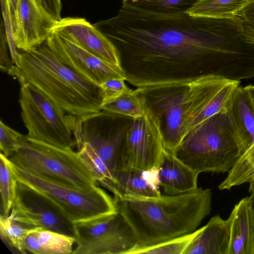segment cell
<instances>
[{"label":"cell","instance_id":"obj_1","mask_svg":"<svg viewBox=\"0 0 254 254\" xmlns=\"http://www.w3.org/2000/svg\"><path fill=\"white\" fill-rule=\"evenodd\" d=\"M231 24L230 18L159 15L123 5L115 16L94 24L120 55L145 61L190 62L196 75L217 54Z\"/></svg>","mask_w":254,"mask_h":254},{"label":"cell","instance_id":"obj_2","mask_svg":"<svg viewBox=\"0 0 254 254\" xmlns=\"http://www.w3.org/2000/svg\"><path fill=\"white\" fill-rule=\"evenodd\" d=\"M135 90L150 98L165 119V147L173 154L189 133L228 107L240 81L214 75L147 79L127 77Z\"/></svg>","mask_w":254,"mask_h":254},{"label":"cell","instance_id":"obj_3","mask_svg":"<svg viewBox=\"0 0 254 254\" xmlns=\"http://www.w3.org/2000/svg\"><path fill=\"white\" fill-rule=\"evenodd\" d=\"M114 199L133 234L136 247H146L197 230L210 213L212 192L198 187L190 192L162 195L157 199Z\"/></svg>","mask_w":254,"mask_h":254},{"label":"cell","instance_id":"obj_4","mask_svg":"<svg viewBox=\"0 0 254 254\" xmlns=\"http://www.w3.org/2000/svg\"><path fill=\"white\" fill-rule=\"evenodd\" d=\"M9 74L20 84H31L82 122L103 115L100 86L63 63L46 42L19 52V65Z\"/></svg>","mask_w":254,"mask_h":254},{"label":"cell","instance_id":"obj_5","mask_svg":"<svg viewBox=\"0 0 254 254\" xmlns=\"http://www.w3.org/2000/svg\"><path fill=\"white\" fill-rule=\"evenodd\" d=\"M173 154L199 174L228 172L239 150L227 112L216 114L196 127Z\"/></svg>","mask_w":254,"mask_h":254},{"label":"cell","instance_id":"obj_6","mask_svg":"<svg viewBox=\"0 0 254 254\" xmlns=\"http://www.w3.org/2000/svg\"><path fill=\"white\" fill-rule=\"evenodd\" d=\"M19 169L38 177L83 191L98 183L72 148H61L29 139L9 158Z\"/></svg>","mask_w":254,"mask_h":254},{"label":"cell","instance_id":"obj_7","mask_svg":"<svg viewBox=\"0 0 254 254\" xmlns=\"http://www.w3.org/2000/svg\"><path fill=\"white\" fill-rule=\"evenodd\" d=\"M17 180L42 195L72 223L118 212L114 198L99 187L75 189L26 172L11 163Z\"/></svg>","mask_w":254,"mask_h":254},{"label":"cell","instance_id":"obj_8","mask_svg":"<svg viewBox=\"0 0 254 254\" xmlns=\"http://www.w3.org/2000/svg\"><path fill=\"white\" fill-rule=\"evenodd\" d=\"M20 85L21 116L28 138L61 148H72L76 143L65 111L31 84Z\"/></svg>","mask_w":254,"mask_h":254},{"label":"cell","instance_id":"obj_9","mask_svg":"<svg viewBox=\"0 0 254 254\" xmlns=\"http://www.w3.org/2000/svg\"><path fill=\"white\" fill-rule=\"evenodd\" d=\"M124 140L118 170L149 171L158 169L166 150L164 132L160 115L146 100L143 116L133 119Z\"/></svg>","mask_w":254,"mask_h":254},{"label":"cell","instance_id":"obj_10","mask_svg":"<svg viewBox=\"0 0 254 254\" xmlns=\"http://www.w3.org/2000/svg\"><path fill=\"white\" fill-rule=\"evenodd\" d=\"M73 225L76 247L72 254H128L137 246L119 211Z\"/></svg>","mask_w":254,"mask_h":254},{"label":"cell","instance_id":"obj_11","mask_svg":"<svg viewBox=\"0 0 254 254\" xmlns=\"http://www.w3.org/2000/svg\"><path fill=\"white\" fill-rule=\"evenodd\" d=\"M9 216L15 221L33 228L74 237L73 223L42 195L18 181Z\"/></svg>","mask_w":254,"mask_h":254},{"label":"cell","instance_id":"obj_12","mask_svg":"<svg viewBox=\"0 0 254 254\" xmlns=\"http://www.w3.org/2000/svg\"><path fill=\"white\" fill-rule=\"evenodd\" d=\"M45 42L63 63L98 86L112 78L127 79L122 67L105 62L55 33L51 32Z\"/></svg>","mask_w":254,"mask_h":254},{"label":"cell","instance_id":"obj_13","mask_svg":"<svg viewBox=\"0 0 254 254\" xmlns=\"http://www.w3.org/2000/svg\"><path fill=\"white\" fill-rule=\"evenodd\" d=\"M51 32L79 46L105 62L122 67L114 44L85 18L65 17L56 21Z\"/></svg>","mask_w":254,"mask_h":254},{"label":"cell","instance_id":"obj_14","mask_svg":"<svg viewBox=\"0 0 254 254\" xmlns=\"http://www.w3.org/2000/svg\"><path fill=\"white\" fill-rule=\"evenodd\" d=\"M56 22L37 0H18L13 31L17 49L27 51L45 42Z\"/></svg>","mask_w":254,"mask_h":254},{"label":"cell","instance_id":"obj_15","mask_svg":"<svg viewBox=\"0 0 254 254\" xmlns=\"http://www.w3.org/2000/svg\"><path fill=\"white\" fill-rule=\"evenodd\" d=\"M227 114L239 157L254 143V107L244 87L239 86L235 90Z\"/></svg>","mask_w":254,"mask_h":254},{"label":"cell","instance_id":"obj_16","mask_svg":"<svg viewBox=\"0 0 254 254\" xmlns=\"http://www.w3.org/2000/svg\"><path fill=\"white\" fill-rule=\"evenodd\" d=\"M157 175L159 185L167 195L187 193L198 188L199 174L166 150L160 162Z\"/></svg>","mask_w":254,"mask_h":254},{"label":"cell","instance_id":"obj_17","mask_svg":"<svg viewBox=\"0 0 254 254\" xmlns=\"http://www.w3.org/2000/svg\"><path fill=\"white\" fill-rule=\"evenodd\" d=\"M230 241L228 254H254V219L250 196L236 204L228 218Z\"/></svg>","mask_w":254,"mask_h":254},{"label":"cell","instance_id":"obj_18","mask_svg":"<svg viewBox=\"0 0 254 254\" xmlns=\"http://www.w3.org/2000/svg\"><path fill=\"white\" fill-rule=\"evenodd\" d=\"M157 170L149 171L118 170L115 175L117 198L157 199L162 196Z\"/></svg>","mask_w":254,"mask_h":254},{"label":"cell","instance_id":"obj_19","mask_svg":"<svg viewBox=\"0 0 254 254\" xmlns=\"http://www.w3.org/2000/svg\"><path fill=\"white\" fill-rule=\"evenodd\" d=\"M230 225L219 214L211 218L184 254H228Z\"/></svg>","mask_w":254,"mask_h":254},{"label":"cell","instance_id":"obj_20","mask_svg":"<svg viewBox=\"0 0 254 254\" xmlns=\"http://www.w3.org/2000/svg\"><path fill=\"white\" fill-rule=\"evenodd\" d=\"M125 137L122 131L109 137H104L88 131H82L77 143L78 149L84 142L88 143L98 156L105 162L114 176L118 168V152Z\"/></svg>","mask_w":254,"mask_h":254},{"label":"cell","instance_id":"obj_21","mask_svg":"<svg viewBox=\"0 0 254 254\" xmlns=\"http://www.w3.org/2000/svg\"><path fill=\"white\" fill-rule=\"evenodd\" d=\"M248 183L249 192L254 193V143L240 156L219 184L220 190H230L234 187Z\"/></svg>","mask_w":254,"mask_h":254},{"label":"cell","instance_id":"obj_22","mask_svg":"<svg viewBox=\"0 0 254 254\" xmlns=\"http://www.w3.org/2000/svg\"><path fill=\"white\" fill-rule=\"evenodd\" d=\"M253 0H198L188 12L195 16L230 18L240 11Z\"/></svg>","mask_w":254,"mask_h":254},{"label":"cell","instance_id":"obj_23","mask_svg":"<svg viewBox=\"0 0 254 254\" xmlns=\"http://www.w3.org/2000/svg\"><path fill=\"white\" fill-rule=\"evenodd\" d=\"M198 0H123L122 5L146 12L176 15L188 13Z\"/></svg>","mask_w":254,"mask_h":254},{"label":"cell","instance_id":"obj_24","mask_svg":"<svg viewBox=\"0 0 254 254\" xmlns=\"http://www.w3.org/2000/svg\"><path fill=\"white\" fill-rule=\"evenodd\" d=\"M77 153L80 159L97 183L115 195L117 191L115 177L91 145L87 142H84L78 149Z\"/></svg>","mask_w":254,"mask_h":254},{"label":"cell","instance_id":"obj_25","mask_svg":"<svg viewBox=\"0 0 254 254\" xmlns=\"http://www.w3.org/2000/svg\"><path fill=\"white\" fill-rule=\"evenodd\" d=\"M145 98L135 90H130L102 106L103 115L106 113L123 115L133 119L143 116Z\"/></svg>","mask_w":254,"mask_h":254},{"label":"cell","instance_id":"obj_26","mask_svg":"<svg viewBox=\"0 0 254 254\" xmlns=\"http://www.w3.org/2000/svg\"><path fill=\"white\" fill-rule=\"evenodd\" d=\"M35 232L40 254H72L75 243L74 237L41 228L37 229Z\"/></svg>","mask_w":254,"mask_h":254},{"label":"cell","instance_id":"obj_27","mask_svg":"<svg viewBox=\"0 0 254 254\" xmlns=\"http://www.w3.org/2000/svg\"><path fill=\"white\" fill-rule=\"evenodd\" d=\"M38 228H33L11 219L2 214L0 216V236L2 241L21 254L27 253L24 241L27 236Z\"/></svg>","mask_w":254,"mask_h":254},{"label":"cell","instance_id":"obj_28","mask_svg":"<svg viewBox=\"0 0 254 254\" xmlns=\"http://www.w3.org/2000/svg\"><path fill=\"white\" fill-rule=\"evenodd\" d=\"M202 227L193 232L146 247H135L128 254H184Z\"/></svg>","mask_w":254,"mask_h":254},{"label":"cell","instance_id":"obj_29","mask_svg":"<svg viewBox=\"0 0 254 254\" xmlns=\"http://www.w3.org/2000/svg\"><path fill=\"white\" fill-rule=\"evenodd\" d=\"M17 180L11 169V162L0 153V192L2 215L10 214L14 200Z\"/></svg>","mask_w":254,"mask_h":254},{"label":"cell","instance_id":"obj_30","mask_svg":"<svg viewBox=\"0 0 254 254\" xmlns=\"http://www.w3.org/2000/svg\"><path fill=\"white\" fill-rule=\"evenodd\" d=\"M28 140L27 135L22 134L0 121V150L8 158Z\"/></svg>","mask_w":254,"mask_h":254},{"label":"cell","instance_id":"obj_31","mask_svg":"<svg viewBox=\"0 0 254 254\" xmlns=\"http://www.w3.org/2000/svg\"><path fill=\"white\" fill-rule=\"evenodd\" d=\"M3 25L11 60L16 65H19V52L13 38V30L8 0H0Z\"/></svg>","mask_w":254,"mask_h":254},{"label":"cell","instance_id":"obj_32","mask_svg":"<svg viewBox=\"0 0 254 254\" xmlns=\"http://www.w3.org/2000/svg\"><path fill=\"white\" fill-rule=\"evenodd\" d=\"M126 80L124 78H112L99 86L101 95L100 107L131 90L125 83Z\"/></svg>","mask_w":254,"mask_h":254},{"label":"cell","instance_id":"obj_33","mask_svg":"<svg viewBox=\"0 0 254 254\" xmlns=\"http://www.w3.org/2000/svg\"><path fill=\"white\" fill-rule=\"evenodd\" d=\"M239 16L244 38L248 43L254 45V0L244 7Z\"/></svg>","mask_w":254,"mask_h":254},{"label":"cell","instance_id":"obj_34","mask_svg":"<svg viewBox=\"0 0 254 254\" xmlns=\"http://www.w3.org/2000/svg\"><path fill=\"white\" fill-rule=\"evenodd\" d=\"M0 38V68L8 74L13 69L15 64L8 57L7 53V42L6 40L3 23L1 21Z\"/></svg>","mask_w":254,"mask_h":254},{"label":"cell","instance_id":"obj_35","mask_svg":"<svg viewBox=\"0 0 254 254\" xmlns=\"http://www.w3.org/2000/svg\"><path fill=\"white\" fill-rule=\"evenodd\" d=\"M46 12L55 21L60 20L62 4L61 0H37Z\"/></svg>","mask_w":254,"mask_h":254},{"label":"cell","instance_id":"obj_36","mask_svg":"<svg viewBox=\"0 0 254 254\" xmlns=\"http://www.w3.org/2000/svg\"><path fill=\"white\" fill-rule=\"evenodd\" d=\"M18 0H8L13 31L15 27L16 13Z\"/></svg>","mask_w":254,"mask_h":254},{"label":"cell","instance_id":"obj_37","mask_svg":"<svg viewBox=\"0 0 254 254\" xmlns=\"http://www.w3.org/2000/svg\"><path fill=\"white\" fill-rule=\"evenodd\" d=\"M244 88L249 94L254 107V85L249 84Z\"/></svg>","mask_w":254,"mask_h":254},{"label":"cell","instance_id":"obj_38","mask_svg":"<svg viewBox=\"0 0 254 254\" xmlns=\"http://www.w3.org/2000/svg\"><path fill=\"white\" fill-rule=\"evenodd\" d=\"M252 201V207L253 213V219H254V193L251 194L250 195Z\"/></svg>","mask_w":254,"mask_h":254}]
</instances>
